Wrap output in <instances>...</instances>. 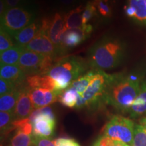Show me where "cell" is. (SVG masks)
<instances>
[{
	"mask_svg": "<svg viewBox=\"0 0 146 146\" xmlns=\"http://www.w3.org/2000/svg\"><path fill=\"white\" fill-rule=\"evenodd\" d=\"M26 84L31 89L41 88L53 91H54L56 86L54 80L47 74H37L27 76Z\"/></svg>",
	"mask_w": 146,
	"mask_h": 146,
	"instance_id": "17",
	"label": "cell"
},
{
	"mask_svg": "<svg viewBox=\"0 0 146 146\" xmlns=\"http://www.w3.org/2000/svg\"><path fill=\"white\" fill-rule=\"evenodd\" d=\"M64 4H70L72 2L73 0H60Z\"/></svg>",
	"mask_w": 146,
	"mask_h": 146,
	"instance_id": "38",
	"label": "cell"
},
{
	"mask_svg": "<svg viewBox=\"0 0 146 146\" xmlns=\"http://www.w3.org/2000/svg\"><path fill=\"white\" fill-rule=\"evenodd\" d=\"M97 9L94 3L92 2H88L84 7V10L82 15V19H83V25H87L89 21L94 18L96 15Z\"/></svg>",
	"mask_w": 146,
	"mask_h": 146,
	"instance_id": "30",
	"label": "cell"
},
{
	"mask_svg": "<svg viewBox=\"0 0 146 146\" xmlns=\"http://www.w3.org/2000/svg\"><path fill=\"white\" fill-rule=\"evenodd\" d=\"M92 3L102 16L104 17L111 16V8L108 2V0H94Z\"/></svg>",
	"mask_w": 146,
	"mask_h": 146,
	"instance_id": "29",
	"label": "cell"
},
{
	"mask_svg": "<svg viewBox=\"0 0 146 146\" xmlns=\"http://www.w3.org/2000/svg\"><path fill=\"white\" fill-rule=\"evenodd\" d=\"M78 95L75 89L69 87L60 95L58 101L64 106L73 108L76 105Z\"/></svg>",
	"mask_w": 146,
	"mask_h": 146,
	"instance_id": "23",
	"label": "cell"
},
{
	"mask_svg": "<svg viewBox=\"0 0 146 146\" xmlns=\"http://www.w3.org/2000/svg\"><path fill=\"white\" fill-rule=\"evenodd\" d=\"M112 76L113 74H107L104 70H98L88 87L81 96L86 102L87 106L95 104L100 99L104 100L108 86Z\"/></svg>",
	"mask_w": 146,
	"mask_h": 146,
	"instance_id": "8",
	"label": "cell"
},
{
	"mask_svg": "<svg viewBox=\"0 0 146 146\" xmlns=\"http://www.w3.org/2000/svg\"><path fill=\"white\" fill-rule=\"evenodd\" d=\"M0 76L3 79L13 82L17 86H22L25 84L27 77L18 64L1 66Z\"/></svg>",
	"mask_w": 146,
	"mask_h": 146,
	"instance_id": "14",
	"label": "cell"
},
{
	"mask_svg": "<svg viewBox=\"0 0 146 146\" xmlns=\"http://www.w3.org/2000/svg\"><path fill=\"white\" fill-rule=\"evenodd\" d=\"M25 50V47L15 45L5 52L1 53L0 62L1 66L18 64L22 54Z\"/></svg>",
	"mask_w": 146,
	"mask_h": 146,
	"instance_id": "18",
	"label": "cell"
},
{
	"mask_svg": "<svg viewBox=\"0 0 146 146\" xmlns=\"http://www.w3.org/2000/svg\"><path fill=\"white\" fill-rule=\"evenodd\" d=\"M132 146H146V129L140 124L135 126Z\"/></svg>",
	"mask_w": 146,
	"mask_h": 146,
	"instance_id": "26",
	"label": "cell"
},
{
	"mask_svg": "<svg viewBox=\"0 0 146 146\" xmlns=\"http://www.w3.org/2000/svg\"><path fill=\"white\" fill-rule=\"evenodd\" d=\"M141 80L137 76L113 74L108 86L104 100L123 112H129L141 88Z\"/></svg>",
	"mask_w": 146,
	"mask_h": 146,
	"instance_id": "1",
	"label": "cell"
},
{
	"mask_svg": "<svg viewBox=\"0 0 146 146\" xmlns=\"http://www.w3.org/2000/svg\"><path fill=\"white\" fill-rule=\"evenodd\" d=\"M29 118L33 123V135L43 138L52 135L56 127V118L50 107L34 110Z\"/></svg>",
	"mask_w": 146,
	"mask_h": 146,
	"instance_id": "7",
	"label": "cell"
},
{
	"mask_svg": "<svg viewBox=\"0 0 146 146\" xmlns=\"http://www.w3.org/2000/svg\"><path fill=\"white\" fill-rule=\"evenodd\" d=\"M125 53L123 42L113 36H104L89 50L87 63L94 70H110L121 63Z\"/></svg>",
	"mask_w": 146,
	"mask_h": 146,
	"instance_id": "2",
	"label": "cell"
},
{
	"mask_svg": "<svg viewBox=\"0 0 146 146\" xmlns=\"http://www.w3.org/2000/svg\"><path fill=\"white\" fill-rule=\"evenodd\" d=\"M84 10V7L80 5L79 7L71 10L64 16L66 27L67 30L79 29L83 26L82 15Z\"/></svg>",
	"mask_w": 146,
	"mask_h": 146,
	"instance_id": "20",
	"label": "cell"
},
{
	"mask_svg": "<svg viewBox=\"0 0 146 146\" xmlns=\"http://www.w3.org/2000/svg\"><path fill=\"white\" fill-rule=\"evenodd\" d=\"M23 86V85H22ZM21 86L17 87L12 92L1 96L0 98V111L14 112L20 95Z\"/></svg>",
	"mask_w": 146,
	"mask_h": 146,
	"instance_id": "19",
	"label": "cell"
},
{
	"mask_svg": "<svg viewBox=\"0 0 146 146\" xmlns=\"http://www.w3.org/2000/svg\"><path fill=\"white\" fill-rule=\"evenodd\" d=\"M139 123H140V125H142L143 127H144L146 129V115L143 116V117L140 119Z\"/></svg>",
	"mask_w": 146,
	"mask_h": 146,
	"instance_id": "36",
	"label": "cell"
},
{
	"mask_svg": "<svg viewBox=\"0 0 146 146\" xmlns=\"http://www.w3.org/2000/svg\"><path fill=\"white\" fill-rule=\"evenodd\" d=\"M17 87L19 86H17L13 82L1 78H0V95L1 96L12 92Z\"/></svg>",
	"mask_w": 146,
	"mask_h": 146,
	"instance_id": "31",
	"label": "cell"
},
{
	"mask_svg": "<svg viewBox=\"0 0 146 146\" xmlns=\"http://www.w3.org/2000/svg\"><path fill=\"white\" fill-rule=\"evenodd\" d=\"M12 146H33V136L31 135L16 131L13 137L11 139Z\"/></svg>",
	"mask_w": 146,
	"mask_h": 146,
	"instance_id": "25",
	"label": "cell"
},
{
	"mask_svg": "<svg viewBox=\"0 0 146 146\" xmlns=\"http://www.w3.org/2000/svg\"><path fill=\"white\" fill-rule=\"evenodd\" d=\"M33 143L34 146H56V141H52L47 138L39 137L33 135Z\"/></svg>",
	"mask_w": 146,
	"mask_h": 146,
	"instance_id": "32",
	"label": "cell"
},
{
	"mask_svg": "<svg viewBox=\"0 0 146 146\" xmlns=\"http://www.w3.org/2000/svg\"><path fill=\"white\" fill-rule=\"evenodd\" d=\"M129 5L135 11L133 18L139 23L146 25V3L145 0H129Z\"/></svg>",
	"mask_w": 146,
	"mask_h": 146,
	"instance_id": "22",
	"label": "cell"
},
{
	"mask_svg": "<svg viewBox=\"0 0 146 146\" xmlns=\"http://www.w3.org/2000/svg\"><path fill=\"white\" fill-rule=\"evenodd\" d=\"M97 71H98V70H94H94H91L87 72L84 75L79 76L77 79H76L75 81L72 82L70 87L75 89L76 92L80 96H82L87 87H88L91 81H92L93 78L96 76Z\"/></svg>",
	"mask_w": 146,
	"mask_h": 146,
	"instance_id": "21",
	"label": "cell"
},
{
	"mask_svg": "<svg viewBox=\"0 0 146 146\" xmlns=\"http://www.w3.org/2000/svg\"><path fill=\"white\" fill-rule=\"evenodd\" d=\"M116 141V139L104 135L97 140L94 146H114Z\"/></svg>",
	"mask_w": 146,
	"mask_h": 146,
	"instance_id": "33",
	"label": "cell"
},
{
	"mask_svg": "<svg viewBox=\"0 0 146 146\" xmlns=\"http://www.w3.org/2000/svg\"><path fill=\"white\" fill-rule=\"evenodd\" d=\"M67 31L64 16H62L59 13H56L51 21L48 31L49 37L56 47L64 53L66 51L63 47V39Z\"/></svg>",
	"mask_w": 146,
	"mask_h": 146,
	"instance_id": "11",
	"label": "cell"
},
{
	"mask_svg": "<svg viewBox=\"0 0 146 146\" xmlns=\"http://www.w3.org/2000/svg\"><path fill=\"white\" fill-rule=\"evenodd\" d=\"M145 3H146V0H145Z\"/></svg>",
	"mask_w": 146,
	"mask_h": 146,
	"instance_id": "39",
	"label": "cell"
},
{
	"mask_svg": "<svg viewBox=\"0 0 146 146\" xmlns=\"http://www.w3.org/2000/svg\"><path fill=\"white\" fill-rule=\"evenodd\" d=\"M33 14L21 7L8 8L1 16V29L14 36L33 22Z\"/></svg>",
	"mask_w": 146,
	"mask_h": 146,
	"instance_id": "5",
	"label": "cell"
},
{
	"mask_svg": "<svg viewBox=\"0 0 146 146\" xmlns=\"http://www.w3.org/2000/svg\"><path fill=\"white\" fill-rule=\"evenodd\" d=\"M8 146H11V145H8Z\"/></svg>",
	"mask_w": 146,
	"mask_h": 146,
	"instance_id": "40",
	"label": "cell"
},
{
	"mask_svg": "<svg viewBox=\"0 0 146 146\" xmlns=\"http://www.w3.org/2000/svg\"><path fill=\"white\" fill-rule=\"evenodd\" d=\"M129 113L133 118L146 115V81L141 82L139 93L133 102Z\"/></svg>",
	"mask_w": 146,
	"mask_h": 146,
	"instance_id": "16",
	"label": "cell"
},
{
	"mask_svg": "<svg viewBox=\"0 0 146 146\" xmlns=\"http://www.w3.org/2000/svg\"><path fill=\"white\" fill-rule=\"evenodd\" d=\"M135 126L132 120L116 115L106 125L104 133V135L132 146Z\"/></svg>",
	"mask_w": 146,
	"mask_h": 146,
	"instance_id": "6",
	"label": "cell"
},
{
	"mask_svg": "<svg viewBox=\"0 0 146 146\" xmlns=\"http://www.w3.org/2000/svg\"><path fill=\"white\" fill-rule=\"evenodd\" d=\"M93 31L91 25H83L81 28L68 30L63 39V47L66 51L78 46L90 35Z\"/></svg>",
	"mask_w": 146,
	"mask_h": 146,
	"instance_id": "12",
	"label": "cell"
},
{
	"mask_svg": "<svg viewBox=\"0 0 146 146\" xmlns=\"http://www.w3.org/2000/svg\"><path fill=\"white\" fill-rule=\"evenodd\" d=\"M88 66L87 61L83 58L68 56L59 58L45 74L54 80L56 85L54 91L61 94L86 71Z\"/></svg>",
	"mask_w": 146,
	"mask_h": 146,
	"instance_id": "3",
	"label": "cell"
},
{
	"mask_svg": "<svg viewBox=\"0 0 146 146\" xmlns=\"http://www.w3.org/2000/svg\"><path fill=\"white\" fill-rule=\"evenodd\" d=\"M56 141V146H81L74 139L61 137L58 138Z\"/></svg>",
	"mask_w": 146,
	"mask_h": 146,
	"instance_id": "34",
	"label": "cell"
},
{
	"mask_svg": "<svg viewBox=\"0 0 146 146\" xmlns=\"http://www.w3.org/2000/svg\"><path fill=\"white\" fill-rule=\"evenodd\" d=\"M41 27V22L33 21L14 36L16 45L25 47L35 37Z\"/></svg>",
	"mask_w": 146,
	"mask_h": 146,
	"instance_id": "15",
	"label": "cell"
},
{
	"mask_svg": "<svg viewBox=\"0 0 146 146\" xmlns=\"http://www.w3.org/2000/svg\"><path fill=\"white\" fill-rule=\"evenodd\" d=\"M21 1V0H5V3H6L7 8L9 7L10 8H15Z\"/></svg>",
	"mask_w": 146,
	"mask_h": 146,
	"instance_id": "35",
	"label": "cell"
},
{
	"mask_svg": "<svg viewBox=\"0 0 146 146\" xmlns=\"http://www.w3.org/2000/svg\"><path fill=\"white\" fill-rule=\"evenodd\" d=\"M15 120L14 112H0V129L1 134L9 133L14 130L13 124Z\"/></svg>",
	"mask_w": 146,
	"mask_h": 146,
	"instance_id": "24",
	"label": "cell"
},
{
	"mask_svg": "<svg viewBox=\"0 0 146 146\" xmlns=\"http://www.w3.org/2000/svg\"><path fill=\"white\" fill-rule=\"evenodd\" d=\"M114 146H130L129 145H128V144L124 143L123 141H118V140H116V143H115Z\"/></svg>",
	"mask_w": 146,
	"mask_h": 146,
	"instance_id": "37",
	"label": "cell"
},
{
	"mask_svg": "<svg viewBox=\"0 0 146 146\" xmlns=\"http://www.w3.org/2000/svg\"><path fill=\"white\" fill-rule=\"evenodd\" d=\"M30 94L34 109L46 107L58 100L60 94L53 90L41 88H30Z\"/></svg>",
	"mask_w": 146,
	"mask_h": 146,
	"instance_id": "13",
	"label": "cell"
},
{
	"mask_svg": "<svg viewBox=\"0 0 146 146\" xmlns=\"http://www.w3.org/2000/svg\"><path fill=\"white\" fill-rule=\"evenodd\" d=\"M12 125H13L14 129L25 133L26 134L31 135L32 132L33 123L29 117L21 120H15Z\"/></svg>",
	"mask_w": 146,
	"mask_h": 146,
	"instance_id": "28",
	"label": "cell"
},
{
	"mask_svg": "<svg viewBox=\"0 0 146 146\" xmlns=\"http://www.w3.org/2000/svg\"><path fill=\"white\" fill-rule=\"evenodd\" d=\"M14 37L4 30L0 31V52L2 53L16 45Z\"/></svg>",
	"mask_w": 146,
	"mask_h": 146,
	"instance_id": "27",
	"label": "cell"
},
{
	"mask_svg": "<svg viewBox=\"0 0 146 146\" xmlns=\"http://www.w3.org/2000/svg\"><path fill=\"white\" fill-rule=\"evenodd\" d=\"M55 58L50 55L25 50L21 55L18 64L27 76L43 75L46 74L55 63Z\"/></svg>",
	"mask_w": 146,
	"mask_h": 146,
	"instance_id": "4",
	"label": "cell"
},
{
	"mask_svg": "<svg viewBox=\"0 0 146 146\" xmlns=\"http://www.w3.org/2000/svg\"><path fill=\"white\" fill-rule=\"evenodd\" d=\"M49 27L41 23V27L35 37L25 47V50L39 54L50 55L58 58L64 54L63 51L55 45L49 37Z\"/></svg>",
	"mask_w": 146,
	"mask_h": 146,
	"instance_id": "9",
	"label": "cell"
},
{
	"mask_svg": "<svg viewBox=\"0 0 146 146\" xmlns=\"http://www.w3.org/2000/svg\"><path fill=\"white\" fill-rule=\"evenodd\" d=\"M34 110L31 98L30 88L25 83L21 87L20 95L14 110V114L15 120H21L28 118Z\"/></svg>",
	"mask_w": 146,
	"mask_h": 146,
	"instance_id": "10",
	"label": "cell"
}]
</instances>
